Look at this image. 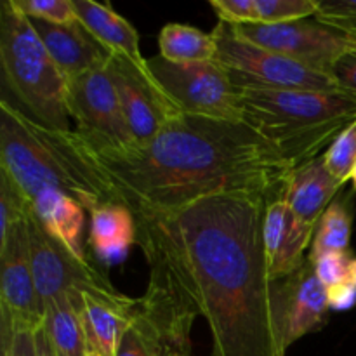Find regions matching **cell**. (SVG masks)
Masks as SVG:
<instances>
[{"label": "cell", "instance_id": "1", "mask_svg": "<svg viewBox=\"0 0 356 356\" xmlns=\"http://www.w3.org/2000/svg\"><path fill=\"white\" fill-rule=\"evenodd\" d=\"M268 197L221 193L134 216L149 278L211 329L212 356H287L285 284L268 266Z\"/></svg>", "mask_w": 356, "mask_h": 356}, {"label": "cell", "instance_id": "2", "mask_svg": "<svg viewBox=\"0 0 356 356\" xmlns=\"http://www.w3.org/2000/svg\"><path fill=\"white\" fill-rule=\"evenodd\" d=\"M80 143L118 204L134 216L174 211L221 193L270 198L296 169L245 122L186 113L170 118L148 145L129 153L101 155L82 138Z\"/></svg>", "mask_w": 356, "mask_h": 356}, {"label": "cell", "instance_id": "3", "mask_svg": "<svg viewBox=\"0 0 356 356\" xmlns=\"http://www.w3.org/2000/svg\"><path fill=\"white\" fill-rule=\"evenodd\" d=\"M0 170L30 204L45 190L70 195L89 212L118 204L75 131L47 127L7 99L0 103Z\"/></svg>", "mask_w": 356, "mask_h": 356}, {"label": "cell", "instance_id": "4", "mask_svg": "<svg viewBox=\"0 0 356 356\" xmlns=\"http://www.w3.org/2000/svg\"><path fill=\"white\" fill-rule=\"evenodd\" d=\"M235 83V82H233ZM242 120L271 143L294 167L356 122V94L350 90H301L235 83Z\"/></svg>", "mask_w": 356, "mask_h": 356}, {"label": "cell", "instance_id": "5", "mask_svg": "<svg viewBox=\"0 0 356 356\" xmlns=\"http://www.w3.org/2000/svg\"><path fill=\"white\" fill-rule=\"evenodd\" d=\"M0 63L3 79L30 117L59 131L70 129L68 79L38 38L30 19L10 3L0 9Z\"/></svg>", "mask_w": 356, "mask_h": 356}, {"label": "cell", "instance_id": "6", "mask_svg": "<svg viewBox=\"0 0 356 356\" xmlns=\"http://www.w3.org/2000/svg\"><path fill=\"white\" fill-rule=\"evenodd\" d=\"M148 61L149 72L179 111L216 120H242L238 89L232 73L221 63L167 61L155 56Z\"/></svg>", "mask_w": 356, "mask_h": 356}, {"label": "cell", "instance_id": "7", "mask_svg": "<svg viewBox=\"0 0 356 356\" xmlns=\"http://www.w3.org/2000/svg\"><path fill=\"white\" fill-rule=\"evenodd\" d=\"M218 54L216 61L229 70L235 83L301 90H344L329 73L318 72L302 63L282 56L270 49L240 38L233 24L219 21L212 31Z\"/></svg>", "mask_w": 356, "mask_h": 356}, {"label": "cell", "instance_id": "8", "mask_svg": "<svg viewBox=\"0 0 356 356\" xmlns=\"http://www.w3.org/2000/svg\"><path fill=\"white\" fill-rule=\"evenodd\" d=\"M66 106L75 132L92 152L120 155L138 148L108 65L68 80Z\"/></svg>", "mask_w": 356, "mask_h": 356}, {"label": "cell", "instance_id": "9", "mask_svg": "<svg viewBox=\"0 0 356 356\" xmlns=\"http://www.w3.org/2000/svg\"><path fill=\"white\" fill-rule=\"evenodd\" d=\"M240 38L332 75L336 63L356 47V35L313 17L275 24H233Z\"/></svg>", "mask_w": 356, "mask_h": 356}, {"label": "cell", "instance_id": "10", "mask_svg": "<svg viewBox=\"0 0 356 356\" xmlns=\"http://www.w3.org/2000/svg\"><path fill=\"white\" fill-rule=\"evenodd\" d=\"M31 271L42 309L49 301L68 292H115L106 275L87 259H79L58 238L47 233L30 209L28 216Z\"/></svg>", "mask_w": 356, "mask_h": 356}, {"label": "cell", "instance_id": "11", "mask_svg": "<svg viewBox=\"0 0 356 356\" xmlns=\"http://www.w3.org/2000/svg\"><path fill=\"white\" fill-rule=\"evenodd\" d=\"M108 72L138 146L148 145L170 118L183 113L156 82L148 61L136 63L127 56L113 54Z\"/></svg>", "mask_w": 356, "mask_h": 356}, {"label": "cell", "instance_id": "12", "mask_svg": "<svg viewBox=\"0 0 356 356\" xmlns=\"http://www.w3.org/2000/svg\"><path fill=\"white\" fill-rule=\"evenodd\" d=\"M30 216V214H28ZM0 312L10 329L35 330L44 323V309L31 271L28 219L0 243Z\"/></svg>", "mask_w": 356, "mask_h": 356}, {"label": "cell", "instance_id": "13", "mask_svg": "<svg viewBox=\"0 0 356 356\" xmlns=\"http://www.w3.org/2000/svg\"><path fill=\"white\" fill-rule=\"evenodd\" d=\"M287 183L266 202L263 236L268 266L275 280H284L308 261L306 249L313 242L315 226L302 222L285 197Z\"/></svg>", "mask_w": 356, "mask_h": 356}, {"label": "cell", "instance_id": "14", "mask_svg": "<svg viewBox=\"0 0 356 356\" xmlns=\"http://www.w3.org/2000/svg\"><path fill=\"white\" fill-rule=\"evenodd\" d=\"M30 23L68 80L103 68L113 56L79 19L65 24L40 19H30Z\"/></svg>", "mask_w": 356, "mask_h": 356}, {"label": "cell", "instance_id": "15", "mask_svg": "<svg viewBox=\"0 0 356 356\" xmlns=\"http://www.w3.org/2000/svg\"><path fill=\"white\" fill-rule=\"evenodd\" d=\"M285 284V341L291 348L308 334L318 332L327 323L329 291L318 280L312 261H306Z\"/></svg>", "mask_w": 356, "mask_h": 356}, {"label": "cell", "instance_id": "16", "mask_svg": "<svg viewBox=\"0 0 356 356\" xmlns=\"http://www.w3.org/2000/svg\"><path fill=\"white\" fill-rule=\"evenodd\" d=\"M80 294L87 346L101 356H115L122 336L131 327L136 299L118 294L117 291H86Z\"/></svg>", "mask_w": 356, "mask_h": 356}, {"label": "cell", "instance_id": "17", "mask_svg": "<svg viewBox=\"0 0 356 356\" xmlns=\"http://www.w3.org/2000/svg\"><path fill=\"white\" fill-rule=\"evenodd\" d=\"M344 184L329 172L323 155L315 156L292 170L287 181V197L292 212L306 225H318L320 218Z\"/></svg>", "mask_w": 356, "mask_h": 356}, {"label": "cell", "instance_id": "18", "mask_svg": "<svg viewBox=\"0 0 356 356\" xmlns=\"http://www.w3.org/2000/svg\"><path fill=\"white\" fill-rule=\"evenodd\" d=\"M89 242L101 263L118 264L138 242L134 214L122 204H104L90 211Z\"/></svg>", "mask_w": 356, "mask_h": 356}, {"label": "cell", "instance_id": "19", "mask_svg": "<svg viewBox=\"0 0 356 356\" xmlns=\"http://www.w3.org/2000/svg\"><path fill=\"white\" fill-rule=\"evenodd\" d=\"M31 211L40 225L79 259H87L83 250L86 209L80 202L59 190H45L31 202Z\"/></svg>", "mask_w": 356, "mask_h": 356}, {"label": "cell", "instance_id": "20", "mask_svg": "<svg viewBox=\"0 0 356 356\" xmlns=\"http://www.w3.org/2000/svg\"><path fill=\"white\" fill-rule=\"evenodd\" d=\"M80 23L111 52L127 56L136 63H145L139 35L136 28L122 17L110 3H97L92 0H72Z\"/></svg>", "mask_w": 356, "mask_h": 356}, {"label": "cell", "instance_id": "21", "mask_svg": "<svg viewBox=\"0 0 356 356\" xmlns=\"http://www.w3.org/2000/svg\"><path fill=\"white\" fill-rule=\"evenodd\" d=\"M219 21L229 24H275L313 17L320 0H211Z\"/></svg>", "mask_w": 356, "mask_h": 356}, {"label": "cell", "instance_id": "22", "mask_svg": "<svg viewBox=\"0 0 356 356\" xmlns=\"http://www.w3.org/2000/svg\"><path fill=\"white\" fill-rule=\"evenodd\" d=\"M44 329L58 356H87L82 294L73 291L49 301L44 308Z\"/></svg>", "mask_w": 356, "mask_h": 356}, {"label": "cell", "instance_id": "23", "mask_svg": "<svg viewBox=\"0 0 356 356\" xmlns=\"http://www.w3.org/2000/svg\"><path fill=\"white\" fill-rule=\"evenodd\" d=\"M159 47L160 56L174 63L212 61L218 54L212 33L181 23H169L162 28Z\"/></svg>", "mask_w": 356, "mask_h": 356}, {"label": "cell", "instance_id": "24", "mask_svg": "<svg viewBox=\"0 0 356 356\" xmlns=\"http://www.w3.org/2000/svg\"><path fill=\"white\" fill-rule=\"evenodd\" d=\"M351 229L353 214L348 198H336L316 225L308 259L316 261L327 252H350Z\"/></svg>", "mask_w": 356, "mask_h": 356}, {"label": "cell", "instance_id": "25", "mask_svg": "<svg viewBox=\"0 0 356 356\" xmlns=\"http://www.w3.org/2000/svg\"><path fill=\"white\" fill-rule=\"evenodd\" d=\"M31 204L19 188L0 170V243L6 242L10 233L24 225L30 214Z\"/></svg>", "mask_w": 356, "mask_h": 356}, {"label": "cell", "instance_id": "26", "mask_svg": "<svg viewBox=\"0 0 356 356\" xmlns=\"http://www.w3.org/2000/svg\"><path fill=\"white\" fill-rule=\"evenodd\" d=\"M323 160L336 179L341 183L351 181L356 165V122L344 129L323 153Z\"/></svg>", "mask_w": 356, "mask_h": 356}, {"label": "cell", "instance_id": "27", "mask_svg": "<svg viewBox=\"0 0 356 356\" xmlns=\"http://www.w3.org/2000/svg\"><path fill=\"white\" fill-rule=\"evenodd\" d=\"M10 3L28 19H40L56 24L79 19L72 0H10Z\"/></svg>", "mask_w": 356, "mask_h": 356}, {"label": "cell", "instance_id": "28", "mask_svg": "<svg viewBox=\"0 0 356 356\" xmlns=\"http://www.w3.org/2000/svg\"><path fill=\"white\" fill-rule=\"evenodd\" d=\"M353 261L350 252H327L316 261H312V264L318 280L329 291V289L350 280Z\"/></svg>", "mask_w": 356, "mask_h": 356}, {"label": "cell", "instance_id": "29", "mask_svg": "<svg viewBox=\"0 0 356 356\" xmlns=\"http://www.w3.org/2000/svg\"><path fill=\"white\" fill-rule=\"evenodd\" d=\"M315 17L356 35V0H320Z\"/></svg>", "mask_w": 356, "mask_h": 356}, {"label": "cell", "instance_id": "30", "mask_svg": "<svg viewBox=\"0 0 356 356\" xmlns=\"http://www.w3.org/2000/svg\"><path fill=\"white\" fill-rule=\"evenodd\" d=\"M2 356H35L33 330L10 329L2 323Z\"/></svg>", "mask_w": 356, "mask_h": 356}, {"label": "cell", "instance_id": "31", "mask_svg": "<svg viewBox=\"0 0 356 356\" xmlns=\"http://www.w3.org/2000/svg\"><path fill=\"white\" fill-rule=\"evenodd\" d=\"M115 356H153L145 336H143L141 330L136 327L134 320H132L131 327H129L124 332V336H122Z\"/></svg>", "mask_w": 356, "mask_h": 356}, {"label": "cell", "instance_id": "32", "mask_svg": "<svg viewBox=\"0 0 356 356\" xmlns=\"http://www.w3.org/2000/svg\"><path fill=\"white\" fill-rule=\"evenodd\" d=\"M332 76L343 89L356 94V47L343 56L332 70Z\"/></svg>", "mask_w": 356, "mask_h": 356}, {"label": "cell", "instance_id": "33", "mask_svg": "<svg viewBox=\"0 0 356 356\" xmlns=\"http://www.w3.org/2000/svg\"><path fill=\"white\" fill-rule=\"evenodd\" d=\"M356 305V285L351 280L329 289V308L334 312H348Z\"/></svg>", "mask_w": 356, "mask_h": 356}, {"label": "cell", "instance_id": "34", "mask_svg": "<svg viewBox=\"0 0 356 356\" xmlns=\"http://www.w3.org/2000/svg\"><path fill=\"white\" fill-rule=\"evenodd\" d=\"M33 343H35V356H58L56 355L54 346H52L51 339H49L47 332L44 329V323L38 325L33 330Z\"/></svg>", "mask_w": 356, "mask_h": 356}, {"label": "cell", "instance_id": "35", "mask_svg": "<svg viewBox=\"0 0 356 356\" xmlns=\"http://www.w3.org/2000/svg\"><path fill=\"white\" fill-rule=\"evenodd\" d=\"M350 280L356 285V259L353 261V266H351V278H350Z\"/></svg>", "mask_w": 356, "mask_h": 356}, {"label": "cell", "instance_id": "36", "mask_svg": "<svg viewBox=\"0 0 356 356\" xmlns=\"http://www.w3.org/2000/svg\"><path fill=\"white\" fill-rule=\"evenodd\" d=\"M351 183H353V188L356 190V165H355V170H353V176H351Z\"/></svg>", "mask_w": 356, "mask_h": 356}, {"label": "cell", "instance_id": "37", "mask_svg": "<svg viewBox=\"0 0 356 356\" xmlns=\"http://www.w3.org/2000/svg\"><path fill=\"white\" fill-rule=\"evenodd\" d=\"M87 356H101L99 353H96V351H87Z\"/></svg>", "mask_w": 356, "mask_h": 356}]
</instances>
